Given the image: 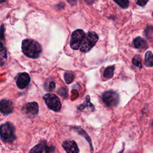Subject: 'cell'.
Wrapping results in <instances>:
<instances>
[{"instance_id":"cell-1","label":"cell","mask_w":153,"mask_h":153,"mask_svg":"<svg viewBox=\"0 0 153 153\" xmlns=\"http://www.w3.org/2000/svg\"><path fill=\"white\" fill-rule=\"evenodd\" d=\"M22 50L27 57L36 59L40 56L42 48L38 42L31 39H25L22 43Z\"/></svg>"},{"instance_id":"cell-2","label":"cell","mask_w":153,"mask_h":153,"mask_svg":"<svg viewBox=\"0 0 153 153\" xmlns=\"http://www.w3.org/2000/svg\"><path fill=\"white\" fill-rule=\"evenodd\" d=\"M0 136L6 142H12L16 139L15 128L11 123L7 122L0 126Z\"/></svg>"},{"instance_id":"cell-3","label":"cell","mask_w":153,"mask_h":153,"mask_svg":"<svg viewBox=\"0 0 153 153\" xmlns=\"http://www.w3.org/2000/svg\"><path fill=\"white\" fill-rule=\"evenodd\" d=\"M99 39L98 35L94 32H89L85 36L80 50L82 52H88L96 44Z\"/></svg>"},{"instance_id":"cell-4","label":"cell","mask_w":153,"mask_h":153,"mask_svg":"<svg viewBox=\"0 0 153 153\" xmlns=\"http://www.w3.org/2000/svg\"><path fill=\"white\" fill-rule=\"evenodd\" d=\"M102 99L105 105L108 107L117 106L120 100L118 94L112 90L104 92L102 94Z\"/></svg>"},{"instance_id":"cell-5","label":"cell","mask_w":153,"mask_h":153,"mask_svg":"<svg viewBox=\"0 0 153 153\" xmlns=\"http://www.w3.org/2000/svg\"><path fill=\"white\" fill-rule=\"evenodd\" d=\"M43 99L49 109L56 112L60 111L62 105L59 98L56 95L52 93H47L44 96Z\"/></svg>"},{"instance_id":"cell-6","label":"cell","mask_w":153,"mask_h":153,"mask_svg":"<svg viewBox=\"0 0 153 153\" xmlns=\"http://www.w3.org/2000/svg\"><path fill=\"white\" fill-rule=\"evenodd\" d=\"M85 37V33L81 29H77L73 32L71 38V47L75 50L79 49L81 42Z\"/></svg>"},{"instance_id":"cell-7","label":"cell","mask_w":153,"mask_h":153,"mask_svg":"<svg viewBox=\"0 0 153 153\" xmlns=\"http://www.w3.org/2000/svg\"><path fill=\"white\" fill-rule=\"evenodd\" d=\"M30 81L29 75L26 72H22L19 74L17 76L16 84L18 88L23 89L26 87Z\"/></svg>"},{"instance_id":"cell-8","label":"cell","mask_w":153,"mask_h":153,"mask_svg":"<svg viewBox=\"0 0 153 153\" xmlns=\"http://www.w3.org/2000/svg\"><path fill=\"white\" fill-rule=\"evenodd\" d=\"M13 111V103L8 99H2L0 100V112L8 115Z\"/></svg>"},{"instance_id":"cell-9","label":"cell","mask_w":153,"mask_h":153,"mask_svg":"<svg viewBox=\"0 0 153 153\" xmlns=\"http://www.w3.org/2000/svg\"><path fill=\"white\" fill-rule=\"evenodd\" d=\"M38 103L33 102L26 104L23 108V111L28 115L34 116L38 113Z\"/></svg>"},{"instance_id":"cell-10","label":"cell","mask_w":153,"mask_h":153,"mask_svg":"<svg viewBox=\"0 0 153 153\" xmlns=\"http://www.w3.org/2000/svg\"><path fill=\"white\" fill-rule=\"evenodd\" d=\"M62 146L66 153H79V149L76 142L74 140L64 141Z\"/></svg>"},{"instance_id":"cell-11","label":"cell","mask_w":153,"mask_h":153,"mask_svg":"<svg viewBox=\"0 0 153 153\" xmlns=\"http://www.w3.org/2000/svg\"><path fill=\"white\" fill-rule=\"evenodd\" d=\"M133 44L135 48L137 49L145 50L148 46L146 42L140 36H137L133 40Z\"/></svg>"},{"instance_id":"cell-12","label":"cell","mask_w":153,"mask_h":153,"mask_svg":"<svg viewBox=\"0 0 153 153\" xmlns=\"http://www.w3.org/2000/svg\"><path fill=\"white\" fill-rule=\"evenodd\" d=\"M145 64L147 67H152L153 65V56L151 51L146 53L145 56Z\"/></svg>"},{"instance_id":"cell-13","label":"cell","mask_w":153,"mask_h":153,"mask_svg":"<svg viewBox=\"0 0 153 153\" xmlns=\"http://www.w3.org/2000/svg\"><path fill=\"white\" fill-rule=\"evenodd\" d=\"M115 69V66H108L104 72H103V76L105 78L109 79L112 77L113 75H114V71Z\"/></svg>"},{"instance_id":"cell-14","label":"cell","mask_w":153,"mask_h":153,"mask_svg":"<svg viewBox=\"0 0 153 153\" xmlns=\"http://www.w3.org/2000/svg\"><path fill=\"white\" fill-rule=\"evenodd\" d=\"M44 148V145L43 143H39L33 146L29 153H42Z\"/></svg>"},{"instance_id":"cell-15","label":"cell","mask_w":153,"mask_h":153,"mask_svg":"<svg viewBox=\"0 0 153 153\" xmlns=\"http://www.w3.org/2000/svg\"><path fill=\"white\" fill-rule=\"evenodd\" d=\"M74 78L75 76L74 74L71 72H66L64 74V78L67 84L71 83L73 81Z\"/></svg>"},{"instance_id":"cell-16","label":"cell","mask_w":153,"mask_h":153,"mask_svg":"<svg viewBox=\"0 0 153 153\" xmlns=\"http://www.w3.org/2000/svg\"><path fill=\"white\" fill-rule=\"evenodd\" d=\"M55 87H56V84H55V82L53 80H51V81H47L45 84H44V87L45 88L49 91H53L54 88H55Z\"/></svg>"},{"instance_id":"cell-17","label":"cell","mask_w":153,"mask_h":153,"mask_svg":"<svg viewBox=\"0 0 153 153\" xmlns=\"http://www.w3.org/2000/svg\"><path fill=\"white\" fill-rule=\"evenodd\" d=\"M89 100H89V96H88V95L87 97V99H85V101L84 102V103L82 105H81L78 108V109H79L80 111H82L85 107H87V106H89L90 108H91V109L93 111L94 109V108L93 104H92V105H88V104H89V103H90V102Z\"/></svg>"},{"instance_id":"cell-18","label":"cell","mask_w":153,"mask_h":153,"mask_svg":"<svg viewBox=\"0 0 153 153\" xmlns=\"http://www.w3.org/2000/svg\"><path fill=\"white\" fill-rule=\"evenodd\" d=\"M132 63L133 64L140 68H142V63H141V58L139 55H136L132 59Z\"/></svg>"},{"instance_id":"cell-19","label":"cell","mask_w":153,"mask_h":153,"mask_svg":"<svg viewBox=\"0 0 153 153\" xmlns=\"http://www.w3.org/2000/svg\"><path fill=\"white\" fill-rule=\"evenodd\" d=\"M4 25H2L1 27V32H0V51L5 48L3 44V41L4 39Z\"/></svg>"},{"instance_id":"cell-20","label":"cell","mask_w":153,"mask_h":153,"mask_svg":"<svg viewBox=\"0 0 153 153\" xmlns=\"http://www.w3.org/2000/svg\"><path fill=\"white\" fill-rule=\"evenodd\" d=\"M115 2L117 3L120 7L123 8H127L129 5L128 1H115Z\"/></svg>"},{"instance_id":"cell-21","label":"cell","mask_w":153,"mask_h":153,"mask_svg":"<svg viewBox=\"0 0 153 153\" xmlns=\"http://www.w3.org/2000/svg\"><path fill=\"white\" fill-rule=\"evenodd\" d=\"M0 59L3 60L4 59H7V53H6V49L4 48L2 50L0 51Z\"/></svg>"},{"instance_id":"cell-22","label":"cell","mask_w":153,"mask_h":153,"mask_svg":"<svg viewBox=\"0 0 153 153\" xmlns=\"http://www.w3.org/2000/svg\"><path fill=\"white\" fill-rule=\"evenodd\" d=\"M147 2L148 1H138L136 2V3L140 6H144Z\"/></svg>"},{"instance_id":"cell-23","label":"cell","mask_w":153,"mask_h":153,"mask_svg":"<svg viewBox=\"0 0 153 153\" xmlns=\"http://www.w3.org/2000/svg\"><path fill=\"white\" fill-rule=\"evenodd\" d=\"M123 149L121 150V151L120 152H118V153H123Z\"/></svg>"},{"instance_id":"cell-24","label":"cell","mask_w":153,"mask_h":153,"mask_svg":"<svg viewBox=\"0 0 153 153\" xmlns=\"http://www.w3.org/2000/svg\"><path fill=\"white\" fill-rule=\"evenodd\" d=\"M5 2V1H0V3H2V2Z\"/></svg>"}]
</instances>
